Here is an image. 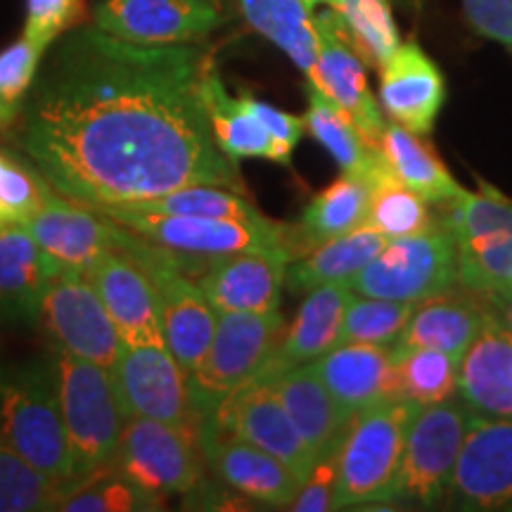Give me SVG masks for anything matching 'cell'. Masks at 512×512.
Masks as SVG:
<instances>
[{
    "instance_id": "cell-17",
    "label": "cell",
    "mask_w": 512,
    "mask_h": 512,
    "mask_svg": "<svg viewBox=\"0 0 512 512\" xmlns=\"http://www.w3.org/2000/svg\"><path fill=\"white\" fill-rule=\"evenodd\" d=\"M446 501L463 510L512 508V420L472 415Z\"/></svg>"
},
{
    "instance_id": "cell-14",
    "label": "cell",
    "mask_w": 512,
    "mask_h": 512,
    "mask_svg": "<svg viewBox=\"0 0 512 512\" xmlns=\"http://www.w3.org/2000/svg\"><path fill=\"white\" fill-rule=\"evenodd\" d=\"M112 380L126 418L159 420L197 434L188 375L166 347H124Z\"/></svg>"
},
{
    "instance_id": "cell-11",
    "label": "cell",
    "mask_w": 512,
    "mask_h": 512,
    "mask_svg": "<svg viewBox=\"0 0 512 512\" xmlns=\"http://www.w3.org/2000/svg\"><path fill=\"white\" fill-rule=\"evenodd\" d=\"M204 453L195 432L176 425L126 418L114 467L147 494H188L202 484Z\"/></svg>"
},
{
    "instance_id": "cell-44",
    "label": "cell",
    "mask_w": 512,
    "mask_h": 512,
    "mask_svg": "<svg viewBox=\"0 0 512 512\" xmlns=\"http://www.w3.org/2000/svg\"><path fill=\"white\" fill-rule=\"evenodd\" d=\"M86 17V0H27L24 38L48 50L57 38L79 27Z\"/></svg>"
},
{
    "instance_id": "cell-6",
    "label": "cell",
    "mask_w": 512,
    "mask_h": 512,
    "mask_svg": "<svg viewBox=\"0 0 512 512\" xmlns=\"http://www.w3.org/2000/svg\"><path fill=\"white\" fill-rule=\"evenodd\" d=\"M285 320L273 313L219 311L207 356L188 377L197 422L214 418L221 403L254 382L285 335Z\"/></svg>"
},
{
    "instance_id": "cell-16",
    "label": "cell",
    "mask_w": 512,
    "mask_h": 512,
    "mask_svg": "<svg viewBox=\"0 0 512 512\" xmlns=\"http://www.w3.org/2000/svg\"><path fill=\"white\" fill-rule=\"evenodd\" d=\"M93 22L138 46H181L209 36L223 17L211 0H98Z\"/></svg>"
},
{
    "instance_id": "cell-13",
    "label": "cell",
    "mask_w": 512,
    "mask_h": 512,
    "mask_svg": "<svg viewBox=\"0 0 512 512\" xmlns=\"http://www.w3.org/2000/svg\"><path fill=\"white\" fill-rule=\"evenodd\" d=\"M197 432H214L219 437L247 441L290 467L302 484L318 463L271 382L264 380L249 382L233 396H228L214 418L200 422Z\"/></svg>"
},
{
    "instance_id": "cell-35",
    "label": "cell",
    "mask_w": 512,
    "mask_h": 512,
    "mask_svg": "<svg viewBox=\"0 0 512 512\" xmlns=\"http://www.w3.org/2000/svg\"><path fill=\"white\" fill-rule=\"evenodd\" d=\"M306 98H309V112L304 117L306 131L330 152L342 174L366 181L380 157V150L363 143L347 114L309 81H306Z\"/></svg>"
},
{
    "instance_id": "cell-48",
    "label": "cell",
    "mask_w": 512,
    "mask_h": 512,
    "mask_svg": "<svg viewBox=\"0 0 512 512\" xmlns=\"http://www.w3.org/2000/svg\"><path fill=\"white\" fill-rule=\"evenodd\" d=\"M486 306H489L491 316H494L505 330L512 332V287L501 294H496V297H491Z\"/></svg>"
},
{
    "instance_id": "cell-23",
    "label": "cell",
    "mask_w": 512,
    "mask_h": 512,
    "mask_svg": "<svg viewBox=\"0 0 512 512\" xmlns=\"http://www.w3.org/2000/svg\"><path fill=\"white\" fill-rule=\"evenodd\" d=\"M200 448L214 475L228 489L256 503L290 508L299 494V482L290 467L247 441L219 437L214 432H197Z\"/></svg>"
},
{
    "instance_id": "cell-9",
    "label": "cell",
    "mask_w": 512,
    "mask_h": 512,
    "mask_svg": "<svg viewBox=\"0 0 512 512\" xmlns=\"http://www.w3.org/2000/svg\"><path fill=\"white\" fill-rule=\"evenodd\" d=\"M351 292L394 302H422L458 285L453 238L444 223L418 235L389 240V245L347 283Z\"/></svg>"
},
{
    "instance_id": "cell-3",
    "label": "cell",
    "mask_w": 512,
    "mask_h": 512,
    "mask_svg": "<svg viewBox=\"0 0 512 512\" xmlns=\"http://www.w3.org/2000/svg\"><path fill=\"white\" fill-rule=\"evenodd\" d=\"M57 394L72 458V486L114 465L126 415L114 389L112 370L53 349Z\"/></svg>"
},
{
    "instance_id": "cell-5",
    "label": "cell",
    "mask_w": 512,
    "mask_h": 512,
    "mask_svg": "<svg viewBox=\"0 0 512 512\" xmlns=\"http://www.w3.org/2000/svg\"><path fill=\"white\" fill-rule=\"evenodd\" d=\"M119 252L138 261L155 283L166 349L190 377L207 356L219 320V311L209 302L202 287L190 280L192 261L188 256L152 245L124 226L119 235Z\"/></svg>"
},
{
    "instance_id": "cell-41",
    "label": "cell",
    "mask_w": 512,
    "mask_h": 512,
    "mask_svg": "<svg viewBox=\"0 0 512 512\" xmlns=\"http://www.w3.org/2000/svg\"><path fill=\"white\" fill-rule=\"evenodd\" d=\"M415 302H394V299L351 297L344 313L339 344H394L396 337L406 328Z\"/></svg>"
},
{
    "instance_id": "cell-38",
    "label": "cell",
    "mask_w": 512,
    "mask_h": 512,
    "mask_svg": "<svg viewBox=\"0 0 512 512\" xmlns=\"http://www.w3.org/2000/svg\"><path fill=\"white\" fill-rule=\"evenodd\" d=\"M330 8L347 24L366 64L382 69L401 46L389 0H332Z\"/></svg>"
},
{
    "instance_id": "cell-4",
    "label": "cell",
    "mask_w": 512,
    "mask_h": 512,
    "mask_svg": "<svg viewBox=\"0 0 512 512\" xmlns=\"http://www.w3.org/2000/svg\"><path fill=\"white\" fill-rule=\"evenodd\" d=\"M420 403L389 399L354 418L337 448L335 510L392 501L408 427Z\"/></svg>"
},
{
    "instance_id": "cell-22",
    "label": "cell",
    "mask_w": 512,
    "mask_h": 512,
    "mask_svg": "<svg viewBox=\"0 0 512 512\" xmlns=\"http://www.w3.org/2000/svg\"><path fill=\"white\" fill-rule=\"evenodd\" d=\"M311 366L351 418L375 403L399 399L394 358L387 344H337L311 361Z\"/></svg>"
},
{
    "instance_id": "cell-28",
    "label": "cell",
    "mask_w": 512,
    "mask_h": 512,
    "mask_svg": "<svg viewBox=\"0 0 512 512\" xmlns=\"http://www.w3.org/2000/svg\"><path fill=\"white\" fill-rule=\"evenodd\" d=\"M458 392L479 413L512 418V332L496 318L460 358Z\"/></svg>"
},
{
    "instance_id": "cell-1",
    "label": "cell",
    "mask_w": 512,
    "mask_h": 512,
    "mask_svg": "<svg viewBox=\"0 0 512 512\" xmlns=\"http://www.w3.org/2000/svg\"><path fill=\"white\" fill-rule=\"evenodd\" d=\"M214 67L195 43L138 46L98 27L57 38L10 128L57 195L91 209L147 202L188 185L247 195L204 102Z\"/></svg>"
},
{
    "instance_id": "cell-39",
    "label": "cell",
    "mask_w": 512,
    "mask_h": 512,
    "mask_svg": "<svg viewBox=\"0 0 512 512\" xmlns=\"http://www.w3.org/2000/svg\"><path fill=\"white\" fill-rule=\"evenodd\" d=\"M124 207L157 211V214L200 216V219H266V216L247 200V195H240V192L228 188H216V185H188V188L166 192V195L155 197V200L124 204Z\"/></svg>"
},
{
    "instance_id": "cell-47",
    "label": "cell",
    "mask_w": 512,
    "mask_h": 512,
    "mask_svg": "<svg viewBox=\"0 0 512 512\" xmlns=\"http://www.w3.org/2000/svg\"><path fill=\"white\" fill-rule=\"evenodd\" d=\"M247 98H249V105H252V110L259 114V119L264 121L268 133H271L273 145H275V164L290 166L294 147H297L299 140H302V133L306 131L304 117H294V114L275 110V107L268 105V102L256 100L252 93H247Z\"/></svg>"
},
{
    "instance_id": "cell-33",
    "label": "cell",
    "mask_w": 512,
    "mask_h": 512,
    "mask_svg": "<svg viewBox=\"0 0 512 512\" xmlns=\"http://www.w3.org/2000/svg\"><path fill=\"white\" fill-rule=\"evenodd\" d=\"M380 152L387 159L392 174L406 188L418 192L425 202H453L465 192L463 185H458L448 174L432 145L396 121L384 126Z\"/></svg>"
},
{
    "instance_id": "cell-19",
    "label": "cell",
    "mask_w": 512,
    "mask_h": 512,
    "mask_svg": "<svg viewBox=\"0 0 512 512\" xmlns=\"http://www.w3.org/2000/svg\"><path fill=\"white\" fill-rule=\"evenodd\" d=\"M24 228L57 264L81 273L91 271L102 256L119 249L121 226L117 221L91 207L64 200L55 190Z\"/></svg>"
},
{
    "instance_id": "cell-24",
    "label": "cell",
    "mask_w": 512,
    "mask_h": 512,
    "mask_svg": "<svg viewBox=\"0 0 512 512\" xmlns=\"http://www.w3.org/2000/svg\"><path fill=\"white\" fill-rule=\"evenodd\" d=\"M351 297L354 294L347 283H325L309 290V297L299 306L292 325L285 330L256 380L271 382L287 370L316 361L325 351L337 347Z\"/></svg>"
},
{
    "instance_id": "cell-31",
    "label": "cell",
    "mask_w": 512,
    "mask_h": 512,
    "mask_svg": "<svg viewBox=\"0 0 512 512\" xmlns=\"http://www.w3.org/2000/svg\"><path fill=\"white\" fill-rule=\"evenodd\" d=\"M240 12L256 34L280 48L302 69L306 81L318 79V41L306 0H240Z\"/></svg>"
},
{
    "instance_id": "cell-32",
    "label": "cell",
    "mask_w": 512,
    "mask_h": 512,
    "mask_svg": "<svg viewBox=\"0 0 512 512\" xmlns=\"http://www.w3.org/2000/svg\"><path fill=\"white\" fill-rule=\"evenodd\" d=\"M204 102L216 143L235 164L247 157H266L275 162V145L271 133L249 105L247 91L233 98L223 86L216 67L209 69L204 81Z\"/></svg>"
},
{
    "instance_id": "cell-26",
    "label": "cell",
    "mask_w": 512,
    "mask_h": 512,
    "mask_svg": "<svg viewBox=\"0 0 512 512\" xmlns=\"http://www.w3.org/2000/svg\"><path fill=\"white\" fill-rule=\"evenodd\" d=\"M60 268L27 228H0V318L10 323H36L43 294Z\"/></svg>"
},
{
    "instance_id": "cell-15",
    "label": "cell",
    "mask_w": 512,
    "mask_h": 512,
    "mask_svg": "<svg viewBox=\"0 0 512 512\" xmlns=\"http://www.w3.org/2000/svg\"><path fill=\"white\" fill-rule=\"evenodd\" d=\"M313 29L318 41V79L313 86L347 114L363 143L380 150L387 124L368 86L366 60L356 48L347 24L328 5V10L313 15Z\"/></svg>"
},
{
    "instance_id": "cell-36",
    "label": "cell",
    "mask_w": 512,
    "mask_h": 512,
    "mask_svg": "<svg viewBox=\"0 0 512 512\" xmlns=\"http://www.w3.org/2000/svg\"><path fill=\"white\" fill-rule=\"evenodd\" d=\"M164 498L147 494L145 489L121 475L117 467H105L86 482L76 484L62 496L57 510L62 512H150L162 510Z\"/></svg>"
},
{
    "instance_id": "cell-10",
    "label": "cell",
    "mask_w": 512,
    "mask_h": 512,
    "mask_svg": "<svg viewBox=\"0 0 512 512\" xmlns=\"http://www.w3.org/2000/svg\"><path fill=\"white\" fill-rule=\"evenodd\" d=\"M470 418L472 413L465 406L448 399L418 408L406 434L392 501L418 503L425 508L446 501Z\"/></svg>"
},
{
    "instance_id": "cell-49",
    "label": "cell",
    "mask_w": 512,
    "mask_h": 512,
    "mask_svg": "<svg viewBox=\"0 0 512 512\" xmlns=\"http://www.w3.org/2000/svg\"><path fill=\"white\" fill-rule=\"evenodd\" d=\"M306 3H309L311 8H316V5H330L332 0H306Z\"/></svg>"
},
{
    "instance_id": "cell-42",
    "label": "cell",
    "mask_w": 512,
    "mask_h": 512,
    "mask_svg": "<svg viewBox=\"0 0 512 512\" xmlns=\"http://www.w3.org/2000/svg\"><path fill=\"white\" fill-rule=\"evenodd\" d=\"M53 192L41 171L8 147V162L0 169V228L24 226Z\"/></svg>"
},
{
    "instance_id": "cell-37",
    "label": "cell",
    "mask_w": 512,
    "mask_h": 512,
    "mask_svg": "<svg viewBox=\"0 0 512 512\" xmlns=\"http://www.w3.org/2000/svg\"><path fill=\"white\" fill-rule=\"evenodd\" d=\"M392 358L399 399L425 406V403L451 399L458 389L460 361L451 354L437 349H415Z\"/></svg>"
},
{
    "instance_id": "cell-20",
    "label": "cell",
    "mask_w": 512,
    "mask_h": 512,
    "mask_svg": "<svg viewBox=\"0 0 512 512\" xmlns=\"http://www.w3.org/2000/svg\"><path fill=\"white\" fill-rule=\"evenodd\" d=\"M86 278L100 294L124 347H166L155 283L138 261L114 249L86 271Z\"/></svg>"
},
{
    "instance_id": "cell-40",
    "label": "cell",
    "mask_w": 512,
    "mask_h": 512,
    "mask_svg": "<svg viewBox=\"0 0 512 512\" xmlns=\"http://www.w3.org/2000/svg\"><path fill=\"white\" fill-rule=\"evenodd\" d=\"M64 494L62 484L34 470L0 437V512L57 510Z\"/></svg>"
},
{
    "instance_id": "cell-8",
    "label": "cell",
    "mask_w": 512,
    "mask_h": 512,
    "mask_svg": "<svg viewBox=\"0 0 512 512\" xmlns=\"http://www.w3.org/2000/svg\"><path fill=\"white\" fill-rule=\"evenodd\" d=\"M107 219L140 235L152 245L169 252L188 256L190 261H207L247 249L285 247L292 252L290 226L266 219L235 221V219H200V216L157 214L133 207H105L95 209ZM294 256V252H292Z\"/></svg>"
},
{
    "instance_id": "cell-30",
    "label": "cell",
    "mask_w": 512,
    "mask_h": 512,
    "mask_svg": "<svg viewBox=\"0 0 512 512\" xmlns=\"http://www.w3.org/2000/svg\"><path fill=\"white\" fill-rule=\"evenodd\" d=\"M387 245V235L377 233L370 226H358L323 242L287 266L285 283L292 292H309L325 283H349Z\"/></svg>"
},
{
    "instance_id": "cell-12",
    "label": "cell",
    "mask_w": 512,
    "mask_h": 512,
    "mask_svg": "<svg viewBox=\"0 0 512 512\" xmlns=\"http://www.w3.org/2000/svg\"><path fill=\"white\" fill-rule=\"evenodd\" d=\"M38 320L55 339V349L112 370L124 342L86 273L60 268L43 294Z\"/></svg>"
},
{
    "instance_id": "cell-29",
    "label": "cell",
    "mask_w": 512,
    "mask_h": 512,
    "mask_svg": "<svg viewBox=\"0 0 512 512\" xmlns=\"http://www.w3.org/2000/svg\"><path fill=\"white\" fill-rule=\"evenodd\" d=\"M370 185L363 178L342 174L335 183L320 190L304 209L297 226H290L294 259L309 254L323 242L349 233L366 223Z\"/></svg>"
},
{
    "instance_id": "cell-34",
    "label": "cell",
    "mask_w": 512,
    "mask_h": 512,
    "mask_svg": "<svg viewBox=\"0 0 512 512\" xmlns=\"http://www.w3.org/2000/svg\"><path fill=\"white\" fill-rule=\"evenodd\" d=\"M366 183L370 185V204L363 226H370L377 233L387 235L389 240L418 235L422 230L434 226L427 202L392 174L382 152Z\"/></svg>"
},
{
    "instance_id": "cell-46",
    "label": "cell",
    "mask_w": 512,
    "mask_h": 512,
    "mask_svg": "<svg viewBox=\"0 0 512 512\" xmlns=\"http://www.w3.org/2000/svg\"><path fill=\"white\" fill-rule=\"evenodd\" d=\"M335 484H337V451L318 458L316 467L306 482L299 486V494L290 503L297 512H325L335 510Z\"/></svg>"
},
{
    "instance_id": "cell-7",
    "label": "cell",
    "mask_w": 512,
    "mask_h": 512,
    "mask_svg": "<svg viewBox=\"0 0 512 512\" xmlns=\"http://www.w3.org/2000/svg\"><path fill=\"white\" fill-rule=\"evenodd\" d=\"M448 204L444 226L456 247L458 285L489 302L512 287V200L482 181Z\"/></svg>"
},
{
    "instance_id": "cell-2",
    "label": "cell",
    "mask_w": 512,
    "mask_h": 512,
    "mask_svg": "<svg viewBox=\"0 0 512 512\" xmlns=\"http://www.w3.org/2000/svg\"><path fill=\"white\" fill-rule=\"evenodd\" d=\"M0 437L34 470L69 491L72 458L50 358L0 366Z\"/></svg>"
},
{
    "instance_id": "cell-43",
    "label": "cell",
    "mask_w": 512,
    "mask_h": 512,
    "mask_svg": "<svg viewBox=\"0 0 512 512\" xmlns=\"http://www.w3.org/2000/svg\"><path fill=\"white\" fill-rule=\"evenodd\" d=\"M46 53L24 36L0 53V138L15 126Z\"/></svg>"
},
{
    "instance_id": "cell-27",
    "label": "cell",
    "mask_w": 512,
    "mask_h": 512,
    "mask_svg": "<svg viewBox=\"0 0 512 512\" xmlns=\"http://www.w3.org/2000/svg\"><path fill=\"white\" fill-rule=\"evenodd\" d=\"M271 387L280 396L287 415L309 444L313 456L323 458L335 453L354 418L332 399L311 363L278 375L271 380Z\"/></svg>"
},
{
    "instance_id": "cell-21",
    "label": "cell",
    "mask_w": 512,
    "mask_h": 512,
    "mask_svg": "<svg viewBox=\"0 0 512 512\" xmlns=\"http://www.w3.org/2000/svg\"><path fill=\"white\" fill-rule=\"evenodd\" d=\"M446 100V81L437 62L418 41H406L396 48L380 69V102L396 124L430 136Z\"/></svg>"
},
{
    "instance_id": "cell-45",
    "label": "cell",
    "mask_w": 512,
    "mask_h": 512,
    "mask_svg": "<svg viewBox=\"0 0 512 512\" xmlns=\"http://www.w3.org/2000/svg\"><path fill=\"white\" fill-rule=\"evenodd\" d=\"M470 27L512 55V0H463Z\"/></svg>"
},
{
    "instance_id": "cell-25",
    "label": "cell",
    "mask_w": 512,
    "mask_h": 512,
    "mask_svg": "<svg viewBox=\"0 0 512 512\" xmlns=\"http://www.w3.org/2000/svg\"><path fill=\"white\" fill-rule=\"evenodd\" d=\"M491 318L489 306L475 294H437L415 304L406 328L389 349L392 356L415 349H437L460 361Z\"/></svg>"
},
{
    "instance_id": "cell-18",
    "label": "cell",
    "mask_w": 512,
    "mask_h": 512,
    "mask_svg": "<svg viewBox=\"0 0 512 512\" xmlns=\"http://www.w3.org/2000/svg\"><path fill=\"white\" fill-rule=\"evenodd\" d=\"M290 249H247L214 259L197 280L216 311L273 313L280 306Z\"/></svg>"
}]
</instances>
